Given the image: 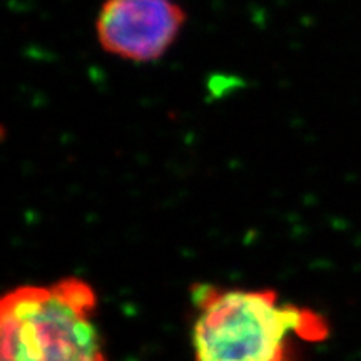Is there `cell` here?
<instances>
[{
  "instance_id": "1",
  "label": "cell",
  "mask_w": 361,
  "mask_h": 361,
  "mask_svg": "<svg viewBox=\"0 0 361 361\" xmlns=\"http://www.w3.org/2000/svg\"><path fill=\"white\" fill-rule=\"evenodd\" d=\"M194 361H290L291 336L322 341L328 323L310 308L281 305L271 290L192 288Z\"/></svg>"
},
{
  "instance_id": "2",
  "label": "cell",
  "mask_w": 361,
  "mask_h": 361,
  "mask_svg": "<svg viewBox=\"0 0 361 361\" xmlns=\"http://www.w3.org/2000/svg\"><path fill=\"white\" fill-rule=\"evenodd\" d=\"M97 296L79 278L8 291L0 301V361H107Z\"/></svg>"
},
{
  "instance_id": "3",
  "label": "cell",
  "mask_w": 361,
  "mask_h": 361,
  "mask_svg": "<svg viewBox=\"0 0 361 361\" xmlns=\"http://www.w3.org/2000/svg\"><path fill=\"white\" fill-rule=\"evenodd\" d=\"M186 22L188 12L178 0H102L94 34L107 56L152 64L174 47Z\"/></svg>"
}]
</instances>
